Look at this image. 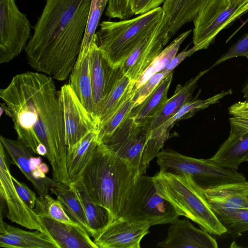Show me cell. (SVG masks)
Segmentation results:
<instances>
[{"label": "cell", "mask_w": 248, "mask_h": 248, "mask_svg": "<svg viewBox=\"0 0 248 248\" xmlns=\"http://www.w3.org/2000/svg\"><path fill=\"white\" fill-rule=\"evenodd\" d=\"M52 79L30 71L16 75L6 87L0 90L3 102L1 107L12 120L17 139L34 154L39 145L45 146L52 179L68 187L72 182L66 164L63 115Z\"/></svg>", "instance_id": "obj_1"}, {"label": "cell", "mask_w": 248, "mask_h": 248, "mask_svg": "<svg viewBox=\"0 0 248 248\" xmlns=\"http://www.w3.org/2000/svg\"><path fill=\"white\" fill-rule=\"evenodd\" d=\"M91 0H46L25 48L29 64L60 81L70 76L87 26Z\"/></svg>", "instance_id": "obj_2"}, {"label": "cell", "mask_w": 248, "mask_h": 248, "mask_svg": "<svg viewBox=\"0 0 248 248\" xmlns=\"http://www.w3.org/2000/svg\"><path fill=\"white\" fill-rule=\"evenodd\" d=\"M140 176L127 163L98 142L80 178L93 201L117 219L125 198Z\"/></svg>", "instance_id": "obj_3"}, {"label": "cell", "mask_w": 248, "mask_h": 248, "mask_svg": "<svg viewBox=\"0 0 248 248\" xmlns=\"http://www.w3.org/2000/svg\"><path fill=\"white\" fill-rule=\"evenodd\" d=\"M153 178L158 194L173 206L179 216L190 219L210 233L221 235L226 233L202 188L191 176L159 171Z\"/></svg>", "instance_id": "obj_4"}, {"label": "cell", "mask_w": 248, "mask_h": 248, "mask_svg": "<svg viewBox=\"0 0 248 248\" xmlns=\"http://www.w3.org/2000/svg\"><path fill=\"white\" fill-rule=\"evenodd\" d=\"M162 16V7H159L132 19L102 21L94 39L109 62L115 67L121 66Z\"/></svg>", "instance_id": "obj_5"}, {"label": "cell", "mask_w": 248, "mask_h": 248, "mask_svg": "<svg viewBox=\"0 0 248 248\" xmlns=\"http://www.w3.org/2000/svg\"><path fill=\"white\" fill-rule=\"evenodd\" d=\"M179 216L173 206L158 194L153 177L144 174L127 193L119 218L153 226L171 223Z\"/></svg>", "instance_id": "obj_6"}, {"label": "cell", "mask_w": 248, "mask_h": 248, "mask_svg": "<svg viewBox=\"0 0 248 248\" xmlns=\"http://www.w3.org/2000/svg\"><path fill=\"white\" fill-rule=\"evenodd\" d=\"M160 171L189 175L202 188L246 180L237 170L224 168L210 159H197L175 151L162 150L157 156Z\"/></svg>", "instance_id": "obj_7"}, {"label": "cell", "mask_w": 248, "mask_h": 248, "mask_svg": "<svg viewBox=\"0 0 248 248\" xmlns=\"http://www.w3.org/2000/svg\"><path fill=\"white\" fill-rule=\"evenodd\" d=\"M31 26L15 0H0V63L17 57L31 38Z\"/></svg>", "instance_id": "obj_8"}, {"label": "cell", "mask_w": 248, "mask_h": 248, "mask_svg": "<svg viewBox=\"0 0 248 248\" xmlns=\"http://www.w3.org/2000/svg\"><path fill=\"white\" fill-rule=\"evenodd\" d=\"M151 123H137L128 116L103 143L139 174L144 148L150 137Z\"/></svg>", "instance_id": "obj_9"}, {"label": "cell", "mask_w": 248, "mask_h": 248, "mask_svg": "<svg viewBox=\"0 0 248 248\" xmlns=\"http://www.w3.org/2000/svg\"><path fill=\"white\" fill-rule=\"evenodd\" d=\"M58 95L63 115L67 151H71L89 133L98 132V124L69 84L61 87Z\"/></svg>", "instance_id": "obj_10"}, {"label": "cell", "mask_w": 248, "mask_h": 248, "mask_svg": "<svg viewBox=\"0 0 248 248\" xmlns=\"http://www.w3.org/2000/svg\"><path fill=\"white\" fill-rule=\"evenodd\" d=\"M5 151L0 143V201L8 208L6 217L12 222L30 230H39L50 236L33 209L29 207L18 196L12 179Z\"/></svg>", "instance_id": "obj_11"}, {"label": "cell", "mask_w": 248, "mask_h": 248, "mask_svg": "<svg viewBox=\"0 0 248 248\" xmlns=\"http://www.w3.org/2000/svg\"><path fill=\"white\" fill-rule=\"evenodd\" d=\"M170 38L167 24L162 17L121 65L124 74L135 83Z\"/></svg>", "instance_id": "obj_12"}, {"label": "cell", "mask_w": 248, "mask_h": 248, "mask_svg": "<svg viewBox=\"0 0 248 248\" xmlns=\"http://www.w3.org/2000/svg\"><path fill=\"white\" fill-rule=\"evenodd\" d=\"M90 62L94 115L97 121L98 113L104 102L124 74L121 66L115 67L109 62L94 37L90 49Z\"/></svg>", "instance_id": "obj_13"}, {"label": "cell", "mask_w": 248, "mask_h": 248, "mask_svg": "<svg viewBox=\"0 0 248 248\" xmlns=\"http://www.w3.org/2000/svg\"><path fill=\"white\" fill-rule=\"evenodd\" d=\"M226 9L223 0H183L168 31L174 35L184 25L193 22V38L197 37Z\"/></svg>", "instance_id": "obj_14"}, {"label": "cell", "mask_w": 248, "mask_h": 248, "mask_svg": "<svg viewBox=\"0 0 248 248\" xmlns=\"http://www.w3.org/2000/svg\"><path fill=\"white\" fill-rule=\"evenodd\" d=\"M151 226L147 223L118 218L96 232L93 241L98 248H140Z\"/></svg>", "instance_id": "obj_15"}, {"label": "cell", "mask_w": 248, "mask_h": 248, "mask_svg": "<svg viewBox=\"0 0 248 248\" xmlns=\"http://www.w3.org/2000/svg\"><path fill=\"white\" fill-rule=\"evenodd\" d=\"M204 229L193 226L187 219L171 223L166 238L156 247L164 248H217L216 239Z\"/></svg>", "instance_id": "obj_16"}, {"label": "cell", "mask_w": 248, "mask_h": 248, "mask_svg": "<svg viewBox=\"0 0 248 248\" xmlns=\"http://www.w3.org/2000/svg\"><path fill=\"white\" fill-rule=\"evenodd\" d=\"M202 191L214 212L248 208V181L246 180L202 188Z\"/></svg>", "instance_id": "obj_17"}, {"label": "cell", "mask_w": 248, "mask_h": 248, "mask_svg": "<svg viewBox=\"0 0 248 248\" xmlns=\"http://www.w3.org/2000/svg\"><path fill=\"white\" fill-rule=\"evenodd\" d=\"M230 125L229 136L209 159L221 167L237 170L248 159V131L234 124Z\"/></svg>", "instance_id": "obj_18"}, {"label": "cell", "mask_w": 248, "mask_h": 248, "mask_svg": "<svg viewBox=\"0 0 248 248\" xmlns=\"http://www.w3.org/2000/svg\"><path fill=\"white\" fill-rule=\"evenodd\" d=\"M38 217L59 248H98L84 228L47 217Z\"/></svg>", "instance_id": "obj_19"}, {"label": "cell", "mask_w": 248, "mask_h": 248, "mask_svg": "<svg viewBox=\"0 0 248 248\" xmlns=\"http://www.w3.org/2000/svg\"><path fill=\"white\" fill-rule=\"evenodd\" d=\"M232 90L230 89L227 91H222L204 100L196 98L191 99L184 105L178 112L168 121L157 129L151 132L149 142L153 150L157 154L160 152L165 142L169 138L170 129L176 122L182 119L191 117L198 111L218 103L222 98L232 94Z\"/></svg>", "instance_id": "obj_20"}, {"label": "cell", "mask_w": 248, "mask_h": 248, "mask_svg": "<svg viewBox=\"0 0 248 248\" xmlns=\"http://www.w3.org/2000/svg\"><path fill=\"white\" fill-rule=\"evenodd\" d=\"M0 247L6 248H59L47 234L36 230L26 231L9 225L2 220L0 225Z\"/></svg>", "instance_id": "obj_21"}, {"label": "cell", "mask_w": 248, "mask_h": 248, "mask_svg": "<svg viewBox=\"0 0 248 248\" xmlns=\"http://www.w3.org/2000/svg\"><path fill=\"white\" fill-rule=\"evenodd\" d=\"M210 68L200 72L185 85H178L173 95L168 99L163 108L153 118L151 123V132L157 129L173 117L181 108L192 99L198 80L208 72Z\"/></svg>", "instance_id": "obj_22"}, {"label": "cell", "mask_w": 248, "mask_h": 248, "mask_svg": "<svg viewBox=\"0 0 248 248\" xmlns=\"http://www.w3.org/2000/svg\"><path fill=\"white\" fill-rule=\"evenodd\" d=\"M172 76V72L167 75L142 102L132 109L129 116L137 123L151 122L168 99L167 93Z\"/></svg>", "instance_id": "obj_23"}, {"label": "cell", "mask_w": 248, "mask_h": 248, "mask_svg": "<svg viewBox=\"0 0 248 248\" xmlns=\"http://www.w3.org/2000/svg\"><path fill=\"white\" fill-rule=\"evenodd\" d=\"M0 141L14 163L32 184L39 195L45 196L48 194V191L33 176L31 158L33 153L31 150L18 139L13 140L0 136Z\"/></svg>", "instance_id": "obj_24"}, {"label": "cell", "mask_w": 248, "mask_h": 248, "mask_svg": "<svg viewBox=\"0 0 248 248\" xmlns=\"http://www.w3.org/2000/svg\"><path fill=\"white\" fill-rule=\"evenodd\" d=\"M97 131H92L85 136L71 151H67L66 164L72 183L80 178L84 168L91 159L97 144Z\"/></svg>", "instance_id": "obj_25"}, {"label": "cell", "mask_w": 248, "mask_h": 248, "mask_svg": "<svg viewBox=\"0 0 248 248\" xmlns=\"http://www.w3.org/2000/svg\"><path fill=\"white\" fill-rule=\"evenodd\" d=\"M69 84L81 104L96 120L91 79L90 51L79 66H74L69 76Z\"/></svg>", "instance_id": "obj_26"}, {"label": "cell", "mask_w": 248, "mask_h": 248, "mask_svg": "<svg viewBox=\"0 0 248 248\" xmlns=\"http://www.w3.org/2000/svg\"><path fill=\"white\" fill-rule=\"evenodd\" d=\"M247 12L248 0H244L230 5L197 37L193 38L194 45H196L203 42H206L210 45L222 30L229 26L232 23Z\"/></svg>", "instance_id": "obj_27"}, {"label": "cell", "mask_w": 248, "mask_h": 248, "mask_svg": "<svg viewBox=\"0 0 248 248\" xmlns=\"http://www.w3.org/2000/svg\"><path fill=\"white\" fill-rule=\"evenodd\" d=\"M135 83L125 75L118 80L98 113V128L133 95Z\"/></svg>", "instance_id": "obj_28"}, {"label": "cell", "mask_w": 248, "mask_h": 248, "mask_svg": "<svg viewBox=\"0 0 248 248\" xmlns=\"http://www.w3.org/2000/svg\"><path fill=\"white\" fill-rule=\"evenodd\" d=\"M81 202L89 227L93 235L101 230L110 222L109 212L92 199L81 178L72 183Z\"/></svg>", "instance_id": "obj_29"}, {"label": "cell", "mask_w": 248, "mask_h": 248, "mask_svg": "<svg viewBox=\"0 0 248 248\" xmlns=\"http://www.w3.org/2000/svg\"><path fill=\"white\" fill-rule=\"evenodd\" d=\"M50 191L56 196L69 217L93 236L81 202L73 185L71 184L68 187H53Z\"/></svg>", "instance_id": "obj_30"}, {"label": "cell", "mask_w": 248, "mask_h": 248, "mask_svg": "<svg viewBox=\"0 0 248 248\" xmlns=\"http://www.w3.org/2000/svg\"><path fill=\"white\" fill-rule=\"evenodd\" d=\"M189 30L179 35L154 59L149 66L135 82L133 92L143 84L152 76L164 69L175 57L185 39L190 34Z\"/></svg>", "instance_id": "obj_31"}, {"label": "cell", "mask_w": 248, "mask_h": 248, "mask_svg": "<svg viewBox=\"0 0 248 248\" xmlns=\"http://www.w3.org/2000/svg\"><path fill=\"white\" fill-rule=\"evenodd\" d=\"M108 0H91L90 14L82 44L75 65H79L89 52L102 15Z\"/></svg>", "instance_id": "obj_32"}, {"label": "cell", "mask_w": 248, "mask_h": 248, "mask_svg": "<svg viewBox=\"0 0 248 248\" xmlns=\"http://www.w3.org/2000/svg\"><path fill=\"white\" fill-rule=\"evenodd\" d=\"M33 209L38 217H47L67 224L83 228L69 217L57 199H53L48 194L37 197Z\"/></svg>", "instance_id": "obj_33"}, {"label": "cell", "mask_w": 248, "mask_h": 248, "mask_svg": "<svg viewBox=\"0 0 248 248\" xmlns=\"http://www.w3.org/2000/svg\"><path fill=\"white\" fill-rule=\"evenodd\" d=\"M214 213L226 228L227 233L237 236L248 231V208L219 210Z\"/></svg>", "instance_id": "obj_34"}, {"label": "cell", "mask_w": 248, "mask_h": 248, "mask_svg": "<svg viewBox=\"0 0 248 248\" xmlns=\"http://www.w3.org/2000/svg\"><path fill=\"white\" fill-rule=\"evenodd\" d=\"M132 96L129 98L107 121L99 127L97 136L98 142H105L129 116L132 109L134 107V103L132 100Z\"/></svg>", "instance_id": "obj_35"}, {"label": "cell", "mask_w": 248, "mask_h": 248, "mask_svg": "<svg viewBox=\"0 0 248 248\" xmlns=\"http://www.w3.org/2000/svg\"><path fill=\"white\" fill-rule=\"evenodd\" d=\"M165 77L163 71H159L152 76L138 88L134 92L132 98V100L134 103V107L142 102L155 90Z\"/></svg>", "instance_id": "obj_36"}, {"label": "cell", "mask_w": 248, "mask_h": 248, "mask_svg": "<svg viewBox=\"0 0 248 248\" xmlns=\"http://www.w3.org/2000/svg\"><path fill=\"white\" fill-rule=\"evenodd\" d=\"M230 124L240 126L248 131V100L238 101L228 108Z\"/></svg>", "instance_id": "obj_37"}, {"label": "cell", "mask_w": 248, "mask_h": 248, "mask_svg": "<svg viewBox=\"0 0 248 248\" xmlns=\"http://www.w3.org/2000/svg\"><path fill=\"white\" fill-rule=\"evenodd\" d=\"M129 0H108L105 11L109 18L127 19L134 16L129 8Z\"/></svg>", "instance_id": "obj_38"}, {"label": "cell", "mask_w": 248, "mask_h": 248, "mask_svg": "<svg viewBox=\"0 0 248 248\" xmlns=\"http://www.w3.org/2000/svg\"><path fill=\"white\" fill-rule=\"evenodd\" d=\"M238 57H245L248 59V33L245 34L238 42L233 45L210 68L227 60Z\"/></svg>", "instance_id": "obj_39"}, {"label": "cell", "mask_w": 248, "mask_h": 248, "mask_svg": "<svg viewBox=\"0 0 248 248\" xmlns=\"http://www.w3.org/2000/svg\"><path fill=\"white\" fill-rule=\"evenodd\" d=\"M209 45L205 42H202L198 45H194L191 48L186 50V48L178 54L176 55L168 66L163 70L165 77L172 72V70L185 59L190 56L198 50L206 49Z\"/></svg>", "instance_id": "obj_40"}, {"label": "cell", "mask_w": 248, "mask_h": 248, "mask_svg": "<svg viewBox=\"0 0 248 248\" xmlns=\"http://www.w3.org/2000/svg\"><path fill=\"white\" fill-rule=\"evenodd\" d=\"M16 190L20 199L30 208L33 209L37 197L35 193L22 182H19L12 175Z\"/></svg>", "instance_id": "obj_41"}, {"label": "cell", "mask_w": 248, "mask_h": 248, "mask_svg": "<svg viewBox=\"0 0 248 248\" xmlns=\"http://www.w3.org/2000/svg\"><path fill=\"white\" fill-rule=\"evenodd\" d=\"M183 0H165L162 6V18L167 24V29L176 16Z\"/></svg>", "instance_id": "obj_42"}, {"label": "cell", "mask_w": 248, "mask_h": 248, "mask_svg": "<svg viewBox=\"0 0 248 248\" xmlns=\"http://www.w3.org/2000/svg\"><path fill=\"white\" fill-rule=\"evenodd\" d=\"M165 0H139L133 11L134 15H140L155 9Z\"/></svg>", "instance_id": "obj_43"}, {"label": "cell", "mask_w": 248, "mask_h": 248, "mask_svg": "<svg viewBox=\"0 0 248 248\" xmlns=\"http://www.w3.org/2000/svg\"><path fill=\"white\" fill-rule=\"evenodd\" d=\"M243 0H223L224 5L226 8H227L229 6L232 4H234Z\"/></svg>", "instance_id": "obj_44"}, {"label": "cell", "mask_w": 248, "mask_h": 248, "mask_svg": "<svg viewBox=\"0 0 248 248\" xmlns=\"http://www.w3.org/2000/svg\"><path fill=\"white\" fill-rule=\"evenodd\" d=\"M39 169L44 173L48 172L49 169L47 165L45 163H42L39 167Z\"/></svg>", "instance_id": "obj_45"}, {"label": "cell", "mask_w": 248, "mask_h": 248, "mask_svg": "<svg viewBox=\"0 0 248 248\" xmlns=\"http://www.w3.org/2000/svg\"><path fill=\"white\" fill-rule=\"evenodd\" d=\"M138 1H139V0H129V8H130L131 11H132V13H133V9H134L135 7L136 6Z\"/></svg>", "instance_id": "obj_46"}, {"label": "cell", "mask_w": 248, "mask_h": 248, "mask_svg": "<svg viewBox=\"0 0 248 248\" xmlns=\"http://www.w3.org/2000/svg\"><path fill=\"white\" fill-rule=\"evenodd\" d=\"M247 161H248V159L247 160Z\"/></svg>", "instance_id": "obj_47"}]
</instances>
